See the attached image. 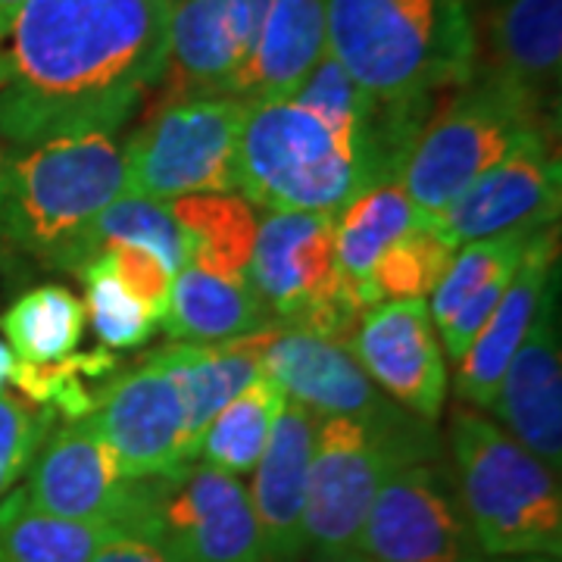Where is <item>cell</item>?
Instances as JSON below:
<instances>
[{
	"mask_svg": "<svg viewBox=\"0 0 562 562\" xmlns=\"http://www.w3.org/2000/svg\"><path fill=\"white\" fill-rule=\"evenodd\" d=\"M0 135H113L166 79L169 0H25L7 41Z\"/></svg>",
	"mask_w": 562,
	"mask_h": 562,
	"instance_id": "1",
	"label": "cell"
},
{
	"mask_svg": "<svg viewBox=\"0 0 562 562\" xmlns=\"http://www.w3.org/2000/svg\"><path fill=\"white\" fill-rule=\"evenodd\" d=\"M325 50L379 103L435 101L479 72L465 0H328Z\"/></svg>",
	"mask_w": 562,
	"mask_h": 562,
	"instance_id": "2",
	"label": "cell"
},
{
	"mask_svg": "<svg viewBox=\"0 0 562 562\" xmlns=\"http://www.w3.org/2000/svg\"><path fill=\"white\" fill-rule=\"evenodd\" d=\"M125 194V157L113 135H66L7 157L0 232L44 266L79 272L88 235Z\"/></svg>",
	"mask_w": 562,
	"mask_h": 562,
	"instance_id": "3",
	"label": "cell"
},
{
	"mask_svg": "<svg viewBox=\"0 0 562 562\" xmlns=\"http://www.w3.org/2000/svg\"><path fill=\"white\" fill-rule=\"evenodd\" d=\"M453 479L484 557H562L560 472L497 422L457 409Z\"/></svg>",
	"mask_w": 562,
	"mask_h": 562,
	"instance_id": "4",
	"label": "cell"
},
{
	"mask_svg": "<svg viewBox=\"0 0 562 562\" xmlns=\"http://www.w3.org/2000/svg\"><path fill=\"white\" fill-rule=\"evenodd\" d=\"M247 103V101H244ZM375 184L360 147L294 101L244 110L235 191L266 213H325Z\"/></svg>",
	"mask_w": 562,
	"mask_h": 562,
	"instance_id": "5",
	"label": "cell"
},
{
	"mask_svg": "<svg viewBox=\"0 0 562 562\" xmlns=\"http://www.w3.org/2000/svg\"><path fill=\"white\" fill-rule=\"evenodd\" d=\"M541 116L543 106L487 72H475L460 85L457 94L428 116L403 162V191L425 225L528 132L543 128Z\"/></svg>",
	"mask_w": 562,
	"mask_h": 562,
	"instance_id": "6",
	"label": "cell"
},
{
	"mask_svg": "<svg viewBox=\"0 0 562 562\" xmlns=\"http://www.w3.org/2000/svg\"><path fill=\"white\" fill-rule=\"evenodd\" d=\"M431 457V431L422 419L403 428L316 419L303 513L306 553L338 557L357 550L369 503L384 475L397 465Z\"/></svg>",
	"mask_w": 562,
	"mask_h": 562,
	"instance_id": "7",
	"label": "cell"
},
{
	"mask_svg": "<svg viewBox=\"0 0 562 562\" xmlns=\"http://www.w3.org/2000/svg\"><path fill=\"white\" fill-rule=\"evenodd\" d=\"M247 281L281 328L350 344L366 313L338 269L335 216L325 213H266L257 225Z\"/></svg>",
	"mask_w": 562,
	"mask_h": 562,
	"instance_id": "8",
	"label": "cell"
},
{
	"mask_svg": "<svg viewBox=\"0 0 562 562\" xmlns=\"http://www.w3.org/2000/svg\"><path fill=\"white\" fill-rule=\"evenodd\" d=\"M128 535L172 562H266L247 484L198 460L140 479Z\"/></svg>",
	"mask_w": 562,
	"mask_h": 562,
	"instance_id": "9",
	"label": "cell"
},
{
	"mask_svg": "<svg viewBox=\"0 0 562 562\" xmlns=\"http://www.w3.org/2000/svg\"><path fill=\"white\" fill-rule=\"evenodd\" d=\"M244 110L241 98L162 103L122 150L125 194L160 203L191 194H232Z\"/></svg>",
	"mask_w": 562,
	"mask_h": 562,
	"instance_id": "10",
	"label": "cell"
},
{
	"mask_svg": "<svg viewBox=\"0 0 562 562\" xmlns=\"http://www.w3.org/2000/svg\"><path fill=\"white\" fill-rule=\"evenodd\" d=\"M357 550L372 562H479L453 472L419 460L384 475L369 503Z\"/></svg>",
	"mask_w": 562,
	"mask_h": 562,
	"instance_id": "11",
	"label": "cell"
},
{
	"mask_svg": "<svg viewBox=\"0 0 562 562\" xmlns=\"http://www.w3.org/2000/svg\"><path fill=\"white\" fill-rule=\"evenodd\" d=\"M562 206L560 154L547 128L528 132L501 162L472 181L428 222L450 247L528 228L557 225Z\"/></svg>",
	"mask_w": 562,
	"mask_h": 562,
	"instance_id": "12",
	"label": "cell"
},
{
	"mask_svg": "<svg viewBox=\"0 0 562 562\" xmlns=\"http://www.w3.org/2000/svg\"><path fill=\"white\" fill-rule=\"evenodd\" d=\"M25 475L22 491L44 513L128 535L138 482L122 472L91 416L50 428Z\"/></svg>",
	"mask_w": 562,
	"mask_h": 562,
	"instance_id": "13",
	"label": "cell"
},
{
	"mask_svg": "<svg viewBox=\"0 0 562 562\" xmlns=\"http://www.w3.org/2000/svg\"><path fill=\"white\" fill-rule=\"evenodd\" d=\"M91 419L122 472L135 482L194 462L184 397L160 350L132 372L116 375Z\"/></svg>",
	"mask_w": 562,
	"mask_h": 562,
	"instance_id": "14",
	"label": "cell"
},
{
	"mask_svg": "<svg viewBox=\"0 0 562 562\" xmlns=\"http://www.w3.org/2000/svg\"><path fill=\"white\" fill-rule=\"evenodd\" d=\"M366 375L422 422H438L447 403V357L428 301H387L366 310L350 335Z\"/></svg>",
	"mask_w": 562,
	"mask_h": 562,
	"instance_id": "15",
	"label": "cell"
},
{
	"mask_svg": "<svg viewBox=\"0 0 562 562\" xmlns=\"http://www.w3.org/2000/svg\"><path fill=\"white\" fill-rule=\"evenodd\" d=\"M262 372L319 419H357L403 428L413 419L366 375L350 344L331 341L303 328H281L262 357Z\"/></svg>",
	"mask_w": 562,
	"mask_h": 562,
	"instance_id": "16",
	"label": "cell"
},
{
	"mask_svg": "<svg viewBox=\"0 0 562 562\" xmlns=\"http://www.w3.org/2000/svg\"><path fill=\"white\" fill-rule=\"evenodd\" d=\"M560 279L543 291L528 335L509 360L491 409L506 435L553 472L562 469V338Z\"/></svg>",
	"mask_w": 562,
	"mask_h": 562,
	"instance_id": "17",
	"label": "cell"
},
{
	"mask_svg": "<svg viewBox=\"0 0 562 562\" xmlns=\"http://www.w3.org/2000/svg\"><path fill=\"white\" fill-rule=\"evenodd\" d=\"M531 235L535 232L528 228H516V232L460 244L453 250V260L428 297V313L435 322L443 357L460 362L465 350L482 335L494 310L501 306L509 281L522 266Z\"/></svg>",
	"mask_w": 562,
	"mask_h": 562,
	"instance_id": "18",
	"label": "cell"
},
{
	"mask_svg": "<svg viewBox=\"0 0 562 562\" xmlns=\"http://www.w3.org/2000/svg\"><path fill=\"white\" fill-rule=\"evenodd\" d=\"M316 419L297 401H284L247 487L260 525L266 562H301L306 553V479Z\"/></svg>",
	"mask_w": 562,
	"mask_h": 562,
	"instance_id": "19",
	"label": "cell"
},
{
	"mask_svg": "<svg viewBox=\"0 0 562 562\" xmlns=\"http://www.w3.org/2000/svg\"><path fill=\"white\" fill-rule=\"evenodd\" d=\"M557 225H547L531 235L528 250H525L522 266L513 276L501 306L494 310L491 322L475 338V344L465 350L457 369V391L465 403L491 409V401L503 382V372L509 360L516 357L519 344L528 335V325L538 313L543 291L560 279L557 272Z\"/></svg>",
	"mask_w": 562,
	"mask_h": 562,
	"instance_id": "20",
	"label": "cell"
},
{
	"mask_svg": "<svg viewBox=\"0 0 562 562\" xmlns=\"http://www.w3.org/2000/svg\"><path fill=\"white\" fill-rule=\"evenodd\" d=\"M244 66L232 0H169V98H235Z\"/></svg>",
	"mask_w": 562,
	"mask_h": 562,
	"instance_id": "21",
	"label": "cell"
},
{
	"mask_svg": "<svg viewBox=\"0 0 562 562\" xmlns=\"http://www.w3.org/2000/svg\"><path fill=\"white\" fill-rule=\"evenodd\" d=\"M328 0H272L238 76L235 98L291 101L325 54Z\"/></svg>",
	"mask_w": 562,
	"mask_h": 562,
	"instance_id": "22",
	"label": "cell"
},
{
	"mask_svg": "<svg viewBox=\"0 0 562 562\" xmlns=\"http://www.w3.org/2000/svg\"><path fill=\"white\" fill-rule=\"evenodd\" d=\"M487 76L543 106L560 85L562 0H501L487 20Z\"/></svg>",
	"mask_w": 562,
	"mask_h": 562,
	"instance_id": "23",
	"label": "cell"
},
{
	"mask_svg": "<svg viewBox=\"0 0 562 562\" xmlns=\"http://www.w3.org/2000/svg\"><path fill=\"white\" fill-rule=\"evenodd\" d=\"M281 325L262 328L244 338L220 344H179L162 347V360L172 369L188 409V438L191 453L198 460V443L206 425L225 403H232L250 382L262 375V357L276 341Z\"/></svg>",
	"mask_w": 562,
	"mask_h": 562,
	"instance_id": "24",
	"label": "cell"
},
{
	"mask_svg": "<svg viewBox=\"0 0 562 562\" xmlns=\"http://www.w3.org/2000/svg\"><path fill=\"white\" fill-rule=\"evenodd\" d=\"M279 322L266 310L247 279L184 266L172 279L169 310L160 328L181 344H220L244 338Z\"/></svg>",
	"mask_w": 562,
	"mask_h": 562,
	"instance_id": "25",
	"label": "cell"
},
{
	"mask_svg": "<svg viewBox=\"0 0 562 562\" xmlns=\"http://www.w3.org/2000/svg\"><path fill=\"white\" fill-rule=\"evenodd\" d=\"M422 225L425 220L416 213L401 181H375L338 210L335 216L338 269L366 310L379 306L369 291V276L375 260L391 244H397Z\"/></svg>",
	"mask_w": 562,
	"mask_h": 562,
	"instance_id": "26",
	"label": "cell"
},
{
	"mask_svg": "<svg viewBox=\"0 0 562 562\" xmlns=\"http://www.w3.org/2000/svg\"><path fill=\"white\" fill-rule=\"evenodd\" d=\"M188 238V262L203 272L247 279L257 216L241 194H191L169 203Z\"/></svg>",
	"mask_w": 562,
	"mask_h": 562,
	"instance_id": "27",
	"label": "cell"
},
{
	"mask_svg": "<svg viewBox=\"0 0 562 562\" xmlns=\"http://www.w3.org/2000/svg\"><path fill=\"white\" fill-rule=\"evenodd\" d=\"M116 528L44 513L22 487L0 501V562H91Z\"/></svg>",
	"mask_w": 562,
	"mask_h": 562,
	"instance_id": "28",
	"label": "cell"
},
{
	"mask_svg": "<svg viewBox=\"0 0 562 562\" xmlns=\"http://www.w3.org/2000/svg\"><path fill=\"white\" fill-rule=\"evenodd\" d=\"M284 391L262 372L232 403H225L206 425L198 443V462L228 472L235 479L250 475L269 443L272 425L284 406Z\"/></svg>",
	"mask_w": 562,
	"mask_h": 562,
	"instance_id": "29",
	"label": "cell"
},
{
	"mask_svg": "<svg viewBox=\"0 0 562 562\" xmlns=\"http://www.w3.org/2000/svg\"><path fill=\"white\" fill-rule=\"evenodd\" d=\"M0 328L20 362L66 360L79 350L85 335V303L63 284H41L0 316Z\"/></svg>",
	"mask_w": 562,
	"mask_h": 562,
	"instance_id": "30",
	"label": "cell"
},
{
	"mask_svg": "<svg viewBox=\"0 0 562 562\" xmlns=\"http://www.w3.org/2000/svg\"><path fill=\"white\" fill-rule=\"evenodd\" d=\"M116 357L110 350H76L72 357L57 362H20L13 366V379L25 401L50 409L66 422L88 419L101 406L106 387L116 379Z\"/></svg>",
	"mask_w": 562,
	"mask_h": 562,
	"instance_id": "31",
	"label": "cell"
},
{
	"mask_svg": "<svg viewBox=\"0 0 562 562\" xmlns=\"http://www.w3.org/2000/svg\"><path fill=\"white\" fill-rule=\"evenodd\" d=\"M132 244L154 250L172 276L188 266V238L172 216L169 203L150 201L140 194H122L103 210L88 235V260H94L106 247Z\"/></svg>",
	"mask_w": 562,
	"mask_h": 562,
	"instance_id": "32",
	"label": "cell"
},
{
	"mask_svg": "<svg viewBox=\"0 0 562 562\" xmlns=\"http://www.w3.org/2000/svg\"><path fill=\"white\" fill-rule=\"evenodd\" d=\"M291 101L306 106L310 113H316V116L328 122L335 132H341L344 138L353 140L366 154V160H369L372 179L379 181L375 157H372V135H375V120H379V101L369 98L360 85L344 72L341 63L335 60L328 50L310 69V76L301 81V88L294 91Z\"/></svg>",
	"mask_w": 562,
	"mask_h": 562,
	"instance_id": "33",
	"label": "cell"
},
{
	"mask_svg": "<svg viewBox=\"0 0 562 562\" xmlns=\"http://www.w3.org/2000/svg\"><path fill=\"white\" fill-rule=\"evenodd\" d=\"M79 276L85 281V322H91L103 350H135L154 338L160 322L116 279L103 254L85 262Z\"/></svg>",
	"mask_w": 562,
	"mask_h": 562,
	"instance_id": "34",
	"label": "cell"
},
{
	"mask_svg": "<svg viewBox=\"0 0 562 562\" xmlns=\"http://www.w3.org/2000/svg\"><path fill=\"white\" fill-rule=\"evenodd\" d=\"M453 250L457 247L443 241L431 225H422L397 244H391L375 260L369 276V291L375 303L428 301L453 260Z\"/></svg>",
	"mask_w": 562,
	"mask_h": 562,
	"instance_id": "35",
	"label": "cell"
},
{
	"mask_svg": "<svg viewBox=\"0 0 562 562\" xmlns=\"http://www.w3.org/2000/svg\"><path fill=\"white\" fill-rule=\"evenodd\" d=\"M57 419L50 409L22 401L10 391H0V501L29 472L38 447Z\"/></svg>",
	"mask_w": 562,
	"mask_h": 562,
	"instance_id": "36",
	"label": "cell"
},
{
	"mask_svg": "<svg viewBox=\"0 0 562 562\" xmlns=\"http://www.w3.org/2000/svg\"><path fill=\"white\" fill-rule=\"evenodd\" d=\"M103 257L110 262V269L116 272V279L138 297L162 325L166 310H169V291H172V269L144 247H132V244H116L106 247Z\"/></svg>",
	"mask_w": 562,
	"mask_h": 562,
	"instance_id": "37",
	"label": "cell"
},
{
	"mask_svg": "<svg viewBox=\"0 0 562 562\" xmlns=\"http://www.w3.org/2000/svg\"><path fill=\"white\" fill-rule=\"evenodd\" d=\"M91 562H172L169 557H162L154 543L132 538V535H116L113 541H106L91 557Z\"/></svg>",
	"mask_w": 562,
	"mask_h": 562,
	"instance_id": "38",
	"label": "cell"
},
{
	"mask_svg": "<svg viewBox=\"0 0 562 562\" xmlns=\"http://www.w3.org/2000/svg\"><path fill=\"white\" fill-rule=\"evenodd\" d=\"M272 7V0H232V13H235V32H238V44H241L244 60L257 41L260 22L266 16V10ZM241 76V72H238Z\"/></svg>",
	"mask_w": 562,
	"mask_h": 562,
	"instance_id": "39",
	"label": "cell"
},
{
	"mask_svg": "<svg viewBox=\"0 0 562 562\" xmlns=\"http://www.w3.org/2000/svg\"><path fill=\"white\" fill-rule=\"evenodd\" d=\"M22 3L25 0H0V44L7 47V41H10V32H13V22L20 16Z\"/></svg>",
	"mask_w": 562,
	"mask_h": 562,
	"instance_id": "40",
	"label": "cell"
},
{
	"mask_svg": "<svg viewBox=\"0 0 562 562\" xmlns=\"http://www.w3.org/2000/svg\"><path fill=\"white\" fill-rule=\"evenodd\" d=\"M13 366H16L13 350L7 347V341H0V391H7V384L13 379Z\"/></svg>",
	"mask_w": 562,
	"mask_h": 562,
	"instance_id": "41",
	"label": "cell"
},
{
	"mask_svg": "<svg viewBox=\"0 0 562 562\" xmlns=\"http://www.w3.org/2000/svg\"><path fill=\"white\" fill-rule=\"evenodd\" d=\"M313 562H372L369 557H362L360 550H350V553H338V557H313Z\"/></svg>",
	"mask_w": 562,
	"mask_h": 562,
	"instance_id": "42",
	"label": "cell"
},
{
	"mask_svg": "<svg viewBox=\"0 0 562 562\" xmlns=\"http://www.w3.org/2000/svg\"><path fill=\"white\" fill-rule=\"evenodd\" d=\"M479 562H560L553 557H482Z\"/></svg>",
	"mask_w": 562,
	"mask_h": 562,
	"instance_id": "43",
	"label": "cell"
},
{
	"mask_svg": "<svg viewBox=\"0 0 562 562\" xmlns=\"http://www.w3.org/2000/svg\"><path fill=\"white\" fill-rule=\"evenodd\" d=\"M10 81V54H7V47L0 44V88Z\"/></svg>",
	"mask_w": 562,
	"mask_h": 562,
	"instance_id": "44",
	"label": "cell"
},
{
	"mask_svg": "<svg viewBox=\"0 0 562 562\" xmlns=\"http://www.w3.org/2000/svg\"><path fill=\"white\" fill-rule=\"evenodd\" d=\"M3 188H7V154L0 147V201H3Z\"/></svg>",
	"mask_w": 562,
	"mask_h": 562,
	"instance_id": "45",
	"label": "cell"
}]
</instances>
